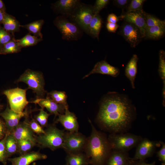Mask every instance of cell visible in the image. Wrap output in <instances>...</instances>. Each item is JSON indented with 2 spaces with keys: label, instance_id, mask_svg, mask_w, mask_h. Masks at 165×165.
Masks as SVG:
<instances>
[{
  "label": "cell",
  "instance_id": "1",
  "mask_svg": "<svg viewBox=\"0 0 165 165\" xmlns=\"http://www.w3.org/2000/svg\"><path fill=\"white\" fill-rule=\"evenodd\" d=\"M134 106L125 95L114 92L103 100L97 119L101 126L112 133L126 132L134 119Z\"/></svg>",
  "mask_w": 165,
  "mask_h": 165
},
{
  "label": "cell",
  "instance_id": "2",
  "mask_svg": "<svg viewBox=\"0 0 165 165\" xmlns=\"http://www.w3.org/2000/svg\"><path fill=\"white\" fill-rule=\"evenodd\" d=\"M91 124L92 131L84 151L94 165H104L112 150L108 138Z\"/></svg>",
  "mask_w": 165,
  "mask_h": 165
},
{
  "label": "cell",
  "instance_id": "3",
  "mask_svg": "<svg viewBox=\"0 0 165 165\" xmlns=\"http://www.w3.org/2000/svg\"><path fill=\"white\" fill-rule=\"evenodd\" d=\"M65 132L54 125H50L44 134L35 136L36 144L41 148H48L52 151L62 148Z\"/></svg>",
  "mask_w": 165,
  "mask_h": 165
},
{
  "label": "cell",
  "instance_id": "4",
  "mask_svg": "<svg viewBox=\"0 0 165 165\" xmlns=\"http://www.w3.org/2000/svg\"><path fill=\"white\" fill-rule=\"evenodd\" d=\"M108 139L112 150L128 152L136 146L143 138L130 133H112Z\"/></svg>",
  "mask_w": 165,
  "mask_h": 165
},
{
  "label": "cell",
  "instance_id": "5",
  "mask_svg": "<svg viewBox=\"0 0 165 165\" xmlns=\"http://www.w3.org/2000/svg\"><path fill=\"white\" fill-rule=\"evenodd\" d=\"M53 23L61 33L64 40L68 41L77 40L82 35V31L80 27L64 16L57 17Z\"/></svg>",
  "mask_w": 165,
  "mask_h": 165
},
{
  "label": "cell",
  "instance_id": "6",
  "mask_svg": "<svg viewBox=\"0 0 165 165\" xmlns=\"http://www.w3.org/2000/svg\"><path fill=\"white\" fill-rule=\"evenodd\" d=\"M20 82L27 84V89H31L36 94V99L44 98L46 92L44 89V80L42 73L28 69L16 81V82Z\"/></svg>",
  "mask_w": 165,
  "mask_h": 165
},
{
  "label": "cell",
  "instance_id": "7",
  "mask_svg": "<svg viewBox=\"0 0 165 165\" xmlns=\"http://www.w3.org/2000/svg\"><path fill=\"white\" fill-rule=\"evenodd\" d=\"M27 90L17 87L3 91V94L7 97L11 109L19 113L24 112L29 103L26 97Z\"/></svg>",
  "mask_w": 165,
  "mask_h": 165
},
{
  "label": "cell",
  "instance_id": "8",
  "mask_svg": "<svg viewBox=\"0 0 165 165\" xmlns=\"http://www.w3.org/2000/svg\"><path fill=\"white\" fill-rule=\"evenodd\" d=\"M95 14L93 6L80 3L69 17L88 34L90 24Z\"/></svg>",
  "mask_w": 165,
  "mask_h": 165
},
{
  "label": "cell",
  "instance_id": "9",
  "mask_svg": "<svg viewBox=\"0 0 165 165\" xmlns=\"http://www.w3.org/2000/svg\"><path fill=\"white\" fill-rule=\"evenodd\" d=\"M87 138L77 132H65L63 148L68 154L82 152L84 151Z\"/></svg>",
  "mask_w": 165,
  "mask_h": 165
},
{
  "label": "cell",
  "instance_id": "10",
  "mask_svg": "<svg viewBox=\"0 0 165 165\" xmlns=\"http://www.w3.org/2000/svg\"><path fill=\"white\" fill-rule=\"evenodd\" d=\"M118 33L132 48L137 46L144 38L138 27L132 23L125 21L120 27Z\"/></svg>",
  "mask_w": 165,
  "mask_h": 165
},
{
  "label": "cell",
  "instance_id": "11",
  "mask_svg": "<svg viewBox=\"0 0 165 165\" xmlns=\"http://www.w3.org/2000/svg\"><path fill=\"white\" fill-rule=\"evenodd\" d=\"M160 141H152L145 138H142L136 146L134 160H145L152 156L157 148L160 146Z\"/></svg>",
  "mask_w": 165,
  "mask_h": 165
},
{
  "label": "cell",
  "instance_id": "12",
  "mask_svg": "<svg viewBox=\"0 0 165 165\" xmlns=\"http://www.w3.org/2000/svg\"><path fill=\"white\" fill-rule=\"evenodd\" d=\"M28 114L27 110L21 113L16 112L7 105L5 109L0 113V116L4 120L7 132L10 133L19 124L20 119Z\"/></svg>",
  "mask_w": 165,
  "mask_h": 165
},
{
  "label": "cell",
  "instance_id": "13",
  "mask_svg": "<svg viewBox=\"0 0 165 165\" xmlns=\"http://www.w3.org/2000/svg\"><path fill=\"white\" fill-rule=\"evenodd\" d=\"M145 12L143 9L134 12H123L119 17L120 20L132 23L140 30L144 38L146 28L145 23Z\"/></svg>",
  "mask_w": 165,
  "mask_h": 165
},
{
  "label": "cell",
  "instance_id": "14",
  "mask_svg": "<svg viewBox=\"0 0 165 165\" xmlns=\"http://www.w3.org/2000/svg\"><path fill=\"white\" fill-rule=\"evenodd\" d=\"M55 123H60L65 129L70 132H78L79 125L75 114L67 108L63 114H60Z\"/></svg>",
  "mask_w": 165,
  "mask_h": 165
},
{
  "label": "cell",
  "instance_id": "15",
  "mask_svg": "<svg viewBox=\"0 0 165 165\" xmlns=\"http://www.w3.org/2000/svg\"><path fill=\"white\" fill-rule=\"evenodd\" d=\"M80 3L78 0H59L53 4L52 7L56 13L69 17Z\"/></svg>",
  "mask_w": 165,
  "mask_h": 165
},
{
  "label": "cell",
  "instance_id": "16",
  "mask_svg": "<svg viewBox=\"0 0 165 165\" xmlns=\"http://www.w3.org/2000/svg\"><path fill=\"white\" fill-rule=\"evenodd\" d=\"M28 114L25 116L24 121L19 123L18 125L10 133L17 140H28L36 144L35 136L29 127L27 123Z\"/></svg>",
  "mask_w": 165,
  "mask_h": 165
},
{
  "label": "cell",
  "instance_id": "17",
  "mask_svg": "<svg viewBox=\"0 0 165 165\" xmlns=\"http://www.w3.org/2000/svg\"><path fill=\"white\" fill-rule=\"evenodd\" d=\"M31 102L38 104L41 108H46L51 114H54L55 116L64 114L66 109L68 108V105L57 103L47 96L46 98L36 99Z\"/></svg>",
  "mask_w": 165,
  "mask_h": 165
},
{
  "label": "cell",
  "instance_id": "18",
  "mask_svg": "<svg viewBox=\"0 0 165 165\" xmlns=\"http://www.w3.org/2000/svg\"><path fill=\"white\" fill-rule=\"evenodd\" d=\"M47 157L45 154L33 151L22 155L18 157L9 158L7 160L11 163V165H29L35 161L45 159Z\"/></svg>",
  "mask_w": 165,
  "mask_h": 165
},
{
  "label": "cell",
  "instance_id": "19",
  "mask_svg": "<svg viewBox=\"0 0 165 165\" xmlns=\"http://www.w3.org/2000/svg\"><path fill=\"white\" fill-rule=\"evenodd\" d=\"M119 73L120 70L118 68L111 65L105 60H102L97 62L92 70L84 76L83 79L87 77L91 74L95 73L106 75L116 77L119 75Z\"/></svg>",
  "mask_w": 165,
  "mask_h": 165
},
{
  "label": "cell",
  "instance_id": "20",
  "mask_svg": "<svg viewBox=\"0 0 165 165\" xmlns=\"http://www.w3.org/2000/svg\"><path fill=\"white\" fill-rule=\"evenodd\" d=\"M130 158L128 152L112 150L106 165H128Z\"/></svg>",
  "mask_w": 165,
  "mask_h": 165
},
{
  "label": "cell",
  "instance_id": "21",
  "mask_svg": "<svg viewBox=\"0 0 165 165\" xmlns=\"http://www.w3.org/2000/svg\"><path fill=\"white\" fill-rule=\"evenodd\" d=\"M138 58L134 54L128 63L125 69V75L130 80L132 87L135 88L134 82L137 73V63Z\"/></svg>",
  "mask_w": 165,
  "mask_h": 165
},
{
  "label": "cell",
  "instance_id": "22",
  "mask_svg": "<svg viewBox=\"0 0 165 165\" xmlns=\"http://www.w3.org/2000/svg\"><path fill=\"white\" fill-rule=\"evenodd\" d=\"M2 24L4 28L13 34L20 31V25L19 21L14 16L6 13L5 14Z\"/></svg>",
  "mask_w": 165,
  "mask_h": 165
},
{
  "label": "cell",
  "instance_id": "23",
  "mask_svg": "<svg viewBox=\"0 0 165 165\" xmlns=\"http://www.w3.org/2000/svg\"><path fill=\"white\" fill-rule=\"evenodd\" d=\"M103 21L99 13L95 14L90 24L88 34L93 38L99 40L100 32Z\"/></svg>",
  "mask_w": 165,
  "mask_h": 165
},
{
  "label": "cell",
  "instance_id": "24",
  "mask_svg": "<svg viewBox=\"0 0 165 165\" xmlns=\"http://www.w3.org/2000/svg\"><path fill=\"white\" fill-rule=\"evenodd\" d=\"M165 33V26H155L146 28L144 38L153 40L159 39L164 37Z\"/></svg>",
  "mask_w": 165,
  "mask_h": 165
},
{
  "label": "cell",
  "instance_id": "25",
  "mask_svg": "<svg viewBox=\"0 0 165 165\" xmlns=\"http://www.w3.org/2000/svg\"><path fill=\"white\" fill-rule=\"evenodd\" d=\"M44 24V20H40L25 25H20V27L26 29L29 33L33 34L34 36L42 38L41 30Z\"/></svg>",
  "mask_w": 165,
  "mask_h": 165
},
{
  "label": "cell",
  "instance_id": "26",
  "mask_svg": "<svg viewBox=\"0 0 165 165\" xmlns=\"http://www.w3.org/2000/svg\"><path fill=\"white\" fill-rule=\"evenodd\" d=\"M21 48L14 38L8 42L0 46V54L16 53L20 52Z\"/></svg>",
  "mask_w": 165,
  "mask_h": 165
},
{
  "label": "cell",
  "instance_id": "27",
  "mask_svg": "<svg viewBox=\"0 0 165 165\" xmlns=\"http://www.w3.org/2000/svg\"><path fill=\"white\" fill-rule=\"evenodd\" d=\"M7 158L18 152L17 140L11 133H8L5 142Z\"/></svg>",
  "mask_w": 165,
  "mask_h": 165
},
{
  "label": "cell",
  "instance_id": "28",
  "mask_svg": "<svg viewBox=\"0 0 165 165\" xmlns=\"http://www.w3.org/2000/svg\"><path fill=\"white\" fill-rule=\"evenodd\" d=\"M42 40V38L32 35L30 33L27 34L20 39L16 40L21 48L35 46Z\"/></svg>",
  "mask_w": 165,
  "mask_h": 165
},
{
  "label": "cell",
  "instance_id": "29",
  "mask_svg": "<svg viewBox=\"0 0 165 165\" xmlns=\"http://www.w3.org/2000/svg\"><path fill=\"white\" fill-rule=\"evenodd\" d=\"M86 154L80 152L68 154L67 160L68 165H86L87 163Z\"/></svg>",
  "mask_w": 165,
  "mask_h": 165
},
{
  "label": "cell",
  "instance_id": "30",
  "mask_svg": "<svg viewBox=\"0 0 165 165\" xmlns=\"http://www.w3.org/2000/svg\"><path fill=\"white\" fill-rule=\"evenodd\" d=\"M159 65L158 72L159 75L163 82L162 90L163 97H165V52L160 50L159 52Z\"/></svg>",
  "mask_w": 165,
  "mask_h": 165
},
{
  "label": "cell",
  "instance_id": "31",
  "mask_svg": "<svg viewBox=\"0 0 165 165\" xmlns=\"http://www.w3.org/2000/svg\"><path fill=\"white\" fill-rule=\"evenodd\" d=\"M47 97L57 103L68 105L67 96L65 92L54 90L47 93Z\"/></svg>",
  "mask_w": 165,
  "mask_h": 165
},
{
  "label": "cell",
  "instance_id": "32",
  "mask_svg": "<svg viewBox=\"0 0 165 165\" xmlns=\"http://www.w3.org/2000/svg\"><path fill=\"white\" fill-rule=\"evenodd\" d=\"M18 152L21 155L29 152L36 144L28 140H20L17 141Z\"/></svg>",
  "mask_w": 165,
  "mask_h": 165
},
{
  "label": "cell",
  "instance_id": "33",
  "mask_svg": "<svg viewBox=\"0 0 165 165\" xmlns=\"http://www.w3.org/2000/svg\"><path fill=\"white\" fill-rule=\"evenodd\" d=\"M145 23L146 28L155 26H165V20H162L156 16L146 13Z\"/></svg>",
  "mask_w": 165,
  "mask_h": 165
},
{
  "label": "cell",
  "instance_id": "34",
  "mask_svg": "<svg viewBox=\"0 0 165 165\" xmlns=\"http://www.w3.org/2000/svg\"><path fill=\"white\" fill-rule=\"evenodd\" d=\"M50 115L41 108L39 113L35 116V120L42 127L47 126L48 118Z\"/></svg>",
  "mask_w": 165,
  "mask_h": 165
},
{
  "label": "cell",
  "instance_id": "35",
  "mask_svg": "<svg viewBox=\"0 0 165 165\" xmlns=\"http://www.w3.org/2000/svg\"><path fill=\"white\" fill-rule=\"evenodd\" d=\"M145 0H132L126 9L127 12H134L143 9L142 7Z\"/></svg>",
  "mask_w": 165,
  "mask_h": 165
},
{
  "label": "cell",
  "instance_id": "36",
  "mask_svg": "<svg viewBox=\"0 0 165 165\" xmlns=\"http://www.w3.org/2000/svg\"><path fill=\"white\" fill-rule=\"evenodd\" d=\"M14 38V35L6 31L0 24V46Z\"/></svg>",
  "mask_w": 165,
  "mask_h": 165
},
{
  "label": "cell",
  "instance_id": "37",
  "mask_svg": "<svg viewBox=\"0 0 165 165\" xmlns=\"http://www.w3.org/2000/svg\"><path fill=\"white\" fill-rule=\"evenodd\" d=\"M27 121L29 127L34 133L38 135L45 133V130L35 119H32V120L29 121L27 117Z\"/></svg>",
  "mask_w": 165,
  "mask_h": 165
},
{
  "label": "cell",
  "instance_id": "38",
  "mask_svg": "<svg viewBox=\"0 0 165 165\" xmlns=\"http://www.w3.org/2000/svg\"><path fill=\"white\" fill-rule=\"evenodd\" d=\"M8 133H7L3 139L0 141V162L4 165H6L8 160L5 146L6 139Z\"/></svg>",
  "mask_w": 165,
  "mask_h": 165
},
{
  "label": "cell",
  "instance_id": "39",
  "mask_svg": "<svg viewBox=\"0 0 165 165\" xmlns=\"http://www.w3.org/2000/svg\"><path fill=\"white\" fill-rule=\"evenodd\" d=\"M109 2V0H97L93 6L95 14L99 13V12L105 8Z\"/></svg>",
  "mask_w": 165,
  "mask_h": 165
},
{
  "label": "cell",
  "instance_id": "40",
  "mask_svg": "<svg viewBox=\"0 0 165 165\" xmlns=\"http://www.w3.org/2000/svg\"><path fill=\"white\" fill-rule=\"evenodd\" d=\"M160 141L162 147L157 152V156L161 162L162 165H165V144L162 141Z\"/></svg>",
  "mask_w": 165,
  "mask_h": 165
},
{
  "label": "cell",
  "instance_id": "41",
  "mask_svg": "<svg viewBox=\"0 0 165 165\" xmlns=\"http://www.w3.org/2000/svg\"><path fill=\"white\" fill-rule=\"evenodd\" d=\"M130 1L129 0H114L113 1V4L117 7L123 10L127 9Z\"/></svg>",
  "mask_w": 165,
  "mask_h": 165
},
{
  "label": "cell",
  "instance_id": "42",
  "mask_svg": "<svg viewBox=\"0 0 165 165\" xmlns=\"http://www.w3.org/2000/svg\"><path fill=\"white\" fill-rule=\"evenodd\" d=\"M7 133L5 122L0 118V141L4 138Z\"/></svg>",
  "mask_w": 165,
  "mask_h": 165
},
{
  "label": "cell",
  "instance_id": "43",
  "mask_svg": "<svg viewBox=\"0 0 165 165\" xmlns=\"http://www.w3.org/2000/svg\"><path fill=\"white\" fill-rule=\"evenodd\" d=\"M128 165H155V162L148 163L146 162L145 160H134L130 158Z\"/></svg>",
  "mask_w": 165,
  "mask_h": 165
},
{
  "label": "cell",
  "instance_id": "44",
  "mask_svg": "<svg viewBox=\"0 0 165 165\" xmlns=\"http://www.w3.org/2000/svg\"><path fill=\"white\" fill-rule=\"evenodd\" d=\"M106 27L109 32L115 33L118 28L119 27V26L117 24L107 22L106 24Z\"/></svg>",
  "mask_w": 165,
  "mask_h": 165
},
{
  "label": "cell",
  "instance_id": "45",
  "mask_svg": "<svg viewBox=\"0 0 165 165\" xmlns=\"http://www.w3.org/2000/svg\"><path fill=\"white\" fill-rule=\"evenodd\" d=\"M119 20V17L113 13L109 14L107 18L108 22L114 24H116Z\"/></svg>",
  "mask_w": 165,
  "mask_h": 165
},
{
  "label": "cell",
  "instance_id": "46",
  "mask_svg": "<svg viewBox=\"0 0 165 165\" xmlns=\"http://www.w3.org/2000/svg\"><path fill=\"white\" fill-rule=\"evenodd\" d=\"M0 10L4 13H6V8L5 5L2 0H0Z\"/></svg>",
  "mask_w": 165,
  "mask_h": 165
},
{
  "label": "cell",
  "instance_id": "47",
  "mask_svg": "<svg viewBox=\"0 0 165 165\" xmlns=\"http://www.w3.org/2000/svg\"><path fill=\"white\" fill-rule=\"evenodd\" d=\"M5 13L0 10V24H2Z\"/></svg>",
  "mask_w": 165,
  "mask_h": 165
},
{
  "label": "cell",
  "instance_id": "48",
  "mask_svg": "<svg viewBox=\"0 0 165 165\" xmlns=\"http://www.w3.org/2000/svg\"><path fill=\"white\" fill-rule=\"evenodd\" d=\"M4 105L0 103V113L1 112V111L3 108Z\"/></svg>",
  "mask_w": 165,
  "mask_h": 165
}]
</instances>
